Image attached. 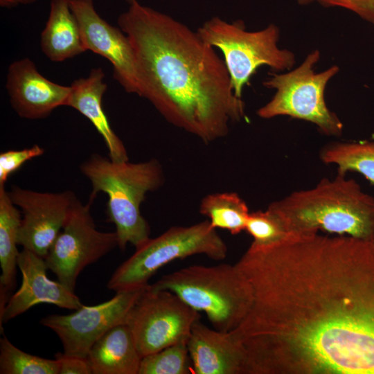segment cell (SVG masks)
<instances>
[{"mask_svg": "<svg viewBox=\"0 0 374 374\" xmlns=\"http://www.w3.org/2000/svg\"><path fill=\"white\" fill-rule=\"evenodd\" d=\"M253 301L231 330L244 374H374V244L290 234L235 264Z\"/></svg>", "mask_w": 374, "mask_h": 374, "instance_id": "6da1fadb", "label": "cell"}, {"mask_svg": "<svg viewBox=\"0 0 374 374\" xmlns=\"http://www.w3.org/2000/svg\"><path fill=\"white\" fill-rule=\"evenodd\" d=\"M118 24L132 47L139 96L169 123L209 143L246 117L224 60L197 31L136 0Z\"/></svg>", "mask_w": 374, "mask_h": 374, "instance_id": "7a4b0ae2", "label": "cell"}, {"mask_svg": "<svg viewBox=\"0 0 374 374\" xmlns=\"http://www.w3.org/2000/svg\"><path fill=\"white\" fill-rule=\"evenodd\" d=\"M268 208L290 233L322 231L367 241L374 239V197L344 175L323 179L314 187L293 192Z\"/></svg>", "mask_w": 374, "mask_h": 374, "instance_id": "3957f363", "label": "cell"}, {"mask_svg": "<svg viewBox=\"0 0 374 374\" xmlns=\"http://www.w3.org/2000/svg\"><path fill=\"white\" fill-rule=\"evenodd\" d=\"M80 169L91 184L89 201L92 202L100 192L107 195V220L115 225L120 249L124 251L127 244L135 249L143 245L150 238V227L140 206L148 193L164 184L159 161L152 159L139 163L117 162L93 154Z\"/></svg>", "mask_w": 374, "mask_h": 374, "instance_id": "277c9868", "label": "cell"}, {"mask_svg": "<svg viewBox=\"0 0 374 374\" xmlns=\"http://www.w3.org/2000/svg\"><path fill=\"white\" fill-rule=\"evenodd\" d=\"M154 290L176 294L197 312H203L213 328L229 332L236 328L249 310L251 285L235 265H190L163 276Z\"/></svg>", "mask_w": 374, "mask_h": 374, "instance_id": "5b68a950", "label": "cell"}, {"mask_svg": "<svg viewBox=\"0 0 374 374\" xmlns=\"http://www.w3.org/2000/svg\"><path fill=\"white\" fill-rule=\"evenodd\" d=\"M227 251L226 244L208 220L172 226L136 248L114 271L107 288L116 292L144 288L152 276L169 262L194 255L222 260Z\"/></svg>", "mask_w": 374, "mask_h": 374, "instance_id": "8992f818", "label": "cell"}, {"mask_svg": "<svg viewBox=\"0 0 374 374\" xmlns=\"http://www.w3.org/2000/svg\"><path fill=\"white\" fill-rule=\"evenodd\" d=\"M197 32L206 43L222 53L233 92L240 98L244 86L260 66L280 71L291 69L296 62L293 52L279 48L280 31L273 24L248 31L241 20L229 23L213 17Z\"/></svg>", "mask_w": 374, "mask_h": 374, "instance_id": "52a82bcc", "label": "cell"}, {"mask_svg": "<svg viewBox=\"0 0 374 374\" xmlns=\"http://www.w3.org/2000/svg\"><path fill=\"white\" fill-rule=\"evenodd\" d=\"M320 58V53H310L296 69L285 73H271L263 84L276 90L272 98L257 111V115L265 119L278 116L310 122L324 134L339 136L343 123L326 105L324 93L327 84L338 72L334 65L316 73L314 66Z\"/></svg>", "mask_w": 374, "mask_h": 374, "instance_id": "ba28073f", "label": "cell"}, {"mask_svg": "<svg viewBox=\"0 0 374 374\" xmlns=\"http://www.w3.org/2000/svg\"><path fill=\"white\" fill-rule=\"evenodd\" d=\"M149 285L127 321L142 357L178 343H187L193 325L200 319L199 312L174 292L154 290Z\"/></svg>", "mask_w": 374, "mask_h": 374, "instance_id": "9c48e42d", "label": "cell"}, {"mask_svg": "<svg viewBox=\"0 0 374 374\" xmlns=\"http://www.w3.org/2000/svg\"><path fill=\"white\" fill-rule=\"evenodd\" d=\"M91 203L83 204L77 200L44 258L57 280L74 292L82 271L118 247L116 232L96 229L90 211Z\"/></svg>", "mask_w": 374, "mask_h": 374, "instance_id": "30bf717a", "label": "cell"}, {"mask_svg": "<svg viewBox=\"0 0 374 374\" xmlns=\"http://www.w3.org/2000/svg\"><path fill=\"white\" fill-rule=\"evenodd\" d=\"M145 287L116 292L105 302L90 306L82 305L69 314L46 316L40 323L57 335L63 353L87 357L91 348L103 335L114 326L127 323Z\"/></svg>", "mask_w": 374, "mask_h": 374, "instance_id": "8fae6325", "label": "cell"}, {"mask_svg": "<svg viewBox=\"0 0 374 374\" xmlns=\"http://www.w3.org/2000/svg\"><path fill=\"white\" fill-rule=\"evenodd\" d=\"M8 193L22 213L18 244L45 258L78 199L71 190L38 192L16 186Z\"/></svg>", "mask_w": 374, "mask_h": 374, "instance_id": "7c38bea8", "label": "cell"}, {"mask_svg": "<svg viewBox=\"0 0 374 374\" xmlns=\"http://www.w3.org/2000/svg\"><path fill=\"white\" fill-rule=\"evenodd\" d=\"M87 51L100 55L112 65L113 77L129 93L139 96L140 83L132 47L124 32L96 12L93 0H69Z\"/></svg>", "mask_w": 374, "mask_h": 374, "instance_id": "4fadbf2b", "label": "cell"}, {"mask_svg": "<svg viewBox=\"0 0 374 374\" xmlns=\"http://www.w3.org/2000/svg\"><path fill=\"white\" fill-rule=\"evenodd\" d=\"M6 88L13 109L21 118H44L60 106H66L70 86L55 83L43 76L28 57L11 63Z\"/></svg>", "mask_w": 374, "mask_h": 374, "instance_id": "5bb4252c", "label": "cell"}, {"mask_svg": "<svg viewBox=\"0 0 374 374\" xmlns=\"http://www.w3.org/2000/svg\"><path fill=\"white\" fill-rule=\"evenodd\" d=\"M18 267L22 275L21 285L0 312L1 326L3 323L40 303L52 304L73 310L83 305L74 292L58 280L54 281L48 278V268L44 258L23 249L19 255Z\"/></svg>", "mask_w": 374, "mask_h": 374, "instance_id": "9a60e30c", "label": "cell"}, {"mask_svg": "<svg viewBox=\"0 0 374 374\" xmlns=\"http://www.w3.org/2000/svg\"><path fill=\"white\" fill-rule=\"evenodd\" d=\"M195 374H244V353L232 331L212 329L197 321L187 342Z\"/></svg>", "mask_w": 374, "mask_h": 374, "instance_id": "2e32d148", "label": "cell"}, {"mask_svg": "<svg viewBox=\"0 0 374 374\" xmlns=\"http://www.w3.org/2000/svg\"><path fill=\"white\" fill-rule=\"evenodd\" d=\"M105 73L100 67L92 69L87 78L75 80L66 106L71 107L94 126L107 147L109 158L114 161H128L126 148L111 127L103 107V98L107 85Z\"/></svg>", "mask_w": 374, "mask_h": 374, "instance_id": "e0dca14e", "label": "cell"}, {"mask_svg": "<svg viewBox=\"0 0 374 374\" xmlns=\"http://www.w3.org/2000/svg\"><path fill=\"white\" fill-rule=\"evenodd\" d=\"M92 374H139L142 356L127 323L114 326L91 348Z\"/></svg>", "mask_w": 374, "mask_h": 374, "instance_id": "ac0fdd59", "label": "cell"}, {"mask_svg": "<svg viewBox=\"0 0 374 374\" xmlns=\"http://www.w3.org/2000/svg\"><path fill=\"white\" fill-rule=\"evenodd\" d=\"M41 49L53 62H63L84 51L78 21L69 0H51L50 12L41 33Z\"/></svg>", "mask_w": 374, "mask_h": 374, "instance_id": "d6986e66", "label": "cell"}, {"mask_svg": "<svg viewBox=\"0 0 374 374\" xmlns=\"http://www.w3.org/2000/svg\"><path fill=\"white\" fill-rule=\"evenodd\" d=\"M22 215L13 204L5 185L0 186V310L5 308L9 294L16 285L19 251L18 233Z\"/></svg>", "mask_w": 374, "mask_h": 374, "instance_id": "ffe728a7", "label": "cell"}, {"mask_svg": "<svg viewBox=\"0 0 374 374\" xmlns=\"http://www.w3.org/2000/svg\"><path fill=\"white\" fill-rule=\"evenodd\" d=\"M199 211L213 228L227 230L233 235L245 230L250 213L246 202L233 192L208 194L202 199Z\"/></svg>", "mask_w": 374, "mask_h": 374, "instance_id": "44dd1931", "label": "cell"}, {"mask_svg": "<svg viewBox=\"0 0 374 374\" xmlns=\"http://www.w3.org/2000/svg\"><path fill=\"white\" fill-rule=\"evenodd\" d=\"M320 158L336 165L338 174L357 172L374 185V141L334 143L322 149Z\"/></svg>", "mask_w": 374, "mask_h": 374, "instance_id": "7402d4cb", "label": "cell"}, {"mask_svg": "<svg viewBox=\"0 0 374 374\" xmlns=\"http://www.w3.org/2000/svg\"><path fill=\"white\" fill-rule=\"evenodd\" d=\"M1 374H59V364L30 355L16 347L6 337L0 339Z\"/></svg>", "mask_w": 374, "mask_h": 374, "instance_id": "603a6c76", "label": "cell"}, {"mask_svg": "<svg viewBox=\"0 0 374 374\" xmlns=\"http://www.w3.org/2000/svg\"><path fill=\"white\" fill-rule=\"evenodd\" d=\"M193 373L186 342L178 343L142 357L139 374Z\"/></svg>", "mask_w": 374, "mask_h": 374, "instance_id": "cb8c5ba5", "label": "cell"}, {"mask_svg": "<svg viewBox=\"0 0 374 374\" xmlns=\"http://www.w3.org/2000/svg\"><path fill=\"white\" fill-rule=\"evenodd\" d=\"M245 231L253 238L251 244L256 246L270 245L291 234L287 232L280 218L269 208L265 211L250 213Z\"/></svg>", "mask_w": 374, "mask_h": 374, "instance_id": "d4e9b609", "label": "cell"}, {"mask_svg": "<svg viewBox=\"0 0 374 374\" xmlns=\"http://www.w3.org/2000/svg\"><path fill=\"white\" fill-rule=\"evenodd\" d=\"M43 148L35 144L21 150H10L0 153V186L5 185L9 177L26 161L42 156Z\"/></svg>", "mask_w": 374, "mask_h": 374, "instance_id": "484cf974", "label": "cell"}, {"mask_svg": "<svg viewBox=\"0 0 374 374\" xmlns=\"http://www.w3.org/2000/svg\"><path fill=\"white\" fill-rule=\"evenodd\" d=\"M325 7L348 9L374 25V0H316Z\"/></svg>", "mask_w": 374, "mask_h": 374, "instance_id": "4316f807", "label": "cell"}, {"mask_svg": "<svg viewBox=\"0 0 374 374\" xmlns=\"http://www.w3.org/2000/svg\"><path fill=\"white\" fill-rule=\"evenodd\" d=\"M55 358L59 364V374H92L87 357L59 352L55 355Z\"/></svg>", "mask_w": 374, "mask_h": 374, "instance_id": "83f0119b", "label": "cell"}, {"mask_svg": "<svg viewBox=\"0 0 374 374\" xmlns=\"http://www.w3.org/2000/svg\"><path fill=\"white\" fill-rule=\"evenodd\" d=\"M37 0H0V6L3 8H10L18 5L31 4Z\"/></svg>", "mask_w": 374, "mask_h": 374, "instance_id": "f1b7e54d", "label": "cell"}, {"mask_svg": "<svg viewBox=\"0 0 374 374\" xmlns=\"http://www.w3.org/2000/svg\"><path fill=\"white\" fill-rule=\"evenodd\" d=\"M314 1H316V0H297V2L301 5H308Z\"/></svg>", "mask_w": 374, "mask_h": 374, "instance_id": "f546056e", "label": "cell"}, {"mask_svg": "<svg viewBox=\"0 0 374 374\" xmlns=\"http://www.w3.org/2000/svg\"><path fill=\"white\" fill-rule=\"evenodd\" d=\"M127 1L129 3H132V1H134V0H125Z\"/></svg>", "mask_w": 374, "mask_h": 374, "instance_id": "4dcf8cb0", "label": "cell"}, {"mask_svg": "<svg viewBox=\"0 0 374 374\" xmlns=\"http://www.w3.org/2000/svg\"><path fill=\"white\" fill-rule=\"evenodd\" d=\"M372 242H373V244H374V239L373 240V241H372Z\"/></svg>", "mask_w": 374, "mask_h": 374, "instance_id": "1f68e13d", "label": "cell"}]
</instances>
